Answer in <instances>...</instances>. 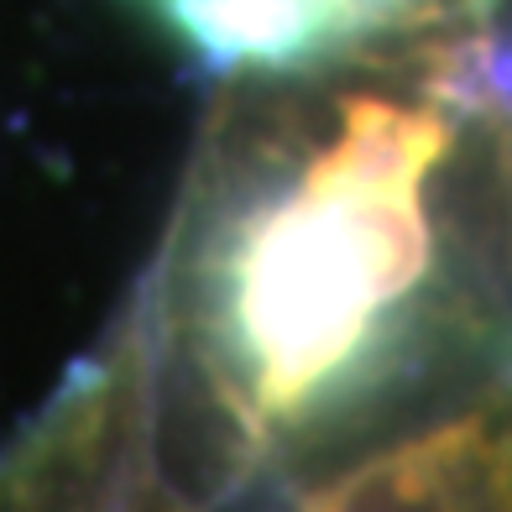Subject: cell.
Wrapping results in <instances>:
<instances>
[{
	"label": "cell",
	"instance_id": "cell-1",
	"mask_svg": "<svg viewBox=\"0 0 512 512\" xmlns=\"http://www.w3.org/2000/svg\"><path fill=\"white\" fill-rule=\"evenodd\" d=\"M366 53L251 74L204 136L152 314L283 450L403 377L450 309L455 168L486 115Z\"/></svg>",
	"mask_w": 512,
	"mask_h": 512
}]
</instances>
